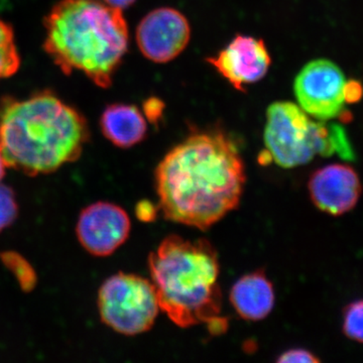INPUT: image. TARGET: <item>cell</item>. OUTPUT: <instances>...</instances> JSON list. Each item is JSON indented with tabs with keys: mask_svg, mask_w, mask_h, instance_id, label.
<instances>
[{
	"mask_svg": "<svg viewBox=\"0 0 363 363\" xmlns=\"http://www.w3.org/2000/svg\"><path fill=\"white\" fill-rule=\"evenodd\" d=\"M105 138L121 149H128L142 143L147 136V124L142 112L135 105L111 104L100 119Z\"/></svg>",
	"mask_w": 363,
	"mask_h": 363,
	"instance_id": "cell-13",
	"label": "cell"
},
{
	"mask_svg": "<svg viewBox=\"0 0 363 363\" xmlns=\"http://www.w3.org/2000/svg\"><path fill=\"white\" fill-rule=\"evenodd\" d=\"M107 6L116 7V9H123L135 4V0H104Z\"/></svg>",
	"mask_w": 363,
	"mask_h": 363,
	"instance_id": "cell-22",
	"label": "cell"
},
{
	"mask_svg": "<svg viewBox=\"0 0 363 363\" xmlns=\"http://www.w3.org/2000/svg\"><path fill=\"white\" fill-rule=\"evenodd\" d=\"M363 94L362 86L357 81H346L344 97L346 104H354L362 98Z\"/></svg>",
	"mask_w": 363,
	"mask_h": 363,
	"instance_id": "cell-19",
	"label": "cell"
},
{
	"mask_svg": "<svg viewBox=\"0 0 363 363\" xmlns=\"http://www.w3.org/2000/svg\"><path fill=\"white\" fill-rule=\"evenodd\" d=\"M1 262L18 279L21 288L25 292H30L37 284V274L33 267L21 255L13 252H7L0 255Z\"/></svg>",
	"mask_w": 363,
	"mask_h": 363,
	"instance_id": "cell-15",
	"label": "cell"
},
{
	"mask_svg": "<svg viewBox=\"0 0 363 363\" xmlns=\"http://www.w3.org/2000/svg\"><path fill=\"white\" fill-rule=\"evenodd\" d=\"M18 214V204L13 189L0 184V233L11 226Z\"/></svg>",
	"mask_w": 363,
	"mask_h": 363,
	"instance_id": "cell-17",
	"label": "cell"
},
{
	"mask_svg": "<svg viewBox=\"0 0 363 363\" xmlns=\"http://www.w3.org/2000/svg\"><path fill=\"white\" fill-rule=\"evenodd\" d=\"M207 61L236 90L259 82L272 65L271 54L264 40L252 35H236Z\"/></svg>",
	"mask_w": 363,
	"mask_h": 363,
	"instance_id": "cell-10",
	"label": "cell"
},
{
	"mask_svg": "<svg viewBox=\"0 0 363 363\" xmlns=\"http://www.w3.org/2000/svg\"><path fill=\"white\" fill-rule=\"evenodd\" d=\"M308 190L318 209L339 216L355 207L362 195V183L348 164H332L312 174Z\"/></svg>",
	"mask_w": 363,
	"mask_h": 363,
	"instance_id": "cell-11",
	"label": "cell"
},
{
	"mask_svg": "<svg viewBox=\"0 0 363 363\" xmlns=\"http://www.w3.org/2000/svg\"><path fill=\"white\" fill-rule=\"evenodd\" d=\"M21 65L13 28L0 18V80L11 77Z\"/></svg>",
	"mask_w": 363,
	"mask_h": 363,
	"instance_id": "cell-14",
	"label": "cell"
},
{
	"mask_svg": "<svg viewBox=\"0 0 363 363\" xmlns=\"http://www.w3.org/2000/svg\"><path fill=\"white\" fill-rule=\"evenodd\" d=\"M229 300L242 319L255 322L271 314L276 295L271 279L264 272L257 271L241 277L234 284Z\"/></svg>",
	"mask_w": 363,
	"mask_h": 363,
	"instance_id": "cell-12",
	"label": "cell"
},
{
	"mask_svg": "<svg viewBox=\"0 0 363 363\" xmlns=\"http://www.w3.org/2000/svg\"><path fill=\"white\" fill-rule=\"evenodd\" d=\"M44 48L65 74L81 71L107 88L128 52L121 9L98 0H62L45 21Z\"/></svg>",
	"mask_w": 363,
	"mask_h": 363,
	"instance_id": "cell-4",
	"label": "cell"
},
{
	"mask_svg": "<svg viewBox=\"0 0 363 363\" xmlns=\"http://www.w3.org/2000/svg\"><path fill=\"white\" fill-rule=\"evenodd\" d=\"M190 23L181 11L160 7L147 13L136 28V43L145 58L157 64L169 63L187 48Z\"/></svg>",
	"mask_w": 363,
	"mask_h": 363,
	"instance_id": "cell-8",
	"label": "cell"
},
{
	"mask_svg": "<svg viewBox=\"0 0 363 363\" xmlns=\"http://www.w3.org/2000/svg\"><path fill=\"white\" fill-rule=\"evenodd\" d=\"M7 168L6 162H4V157H2L1 154H0V182H1L2 179H4V175H6V169Z\"/></svg>",
	"mask_w": 363,
	"mask_h": 363,
	"instance_id": "cell-23",
	"label": "cell"
},
{
	"mask_svg": "<svg viewBox=\"0 0 363 363\" xmlns=\"http://www.w3.org/2000/svg\"><path fill=\"white\" fill-rule=\"evenodd\" d=\"M130 216L118 205L97 202L85 208L79 216L76 233L79 242L94 257H108L128 240Z\"/></svg>",
	"mask_w": 363,
	"mask_h": 363,
	"instance_id": "cell-9",
	"label": "cell"
},
{
	"mask_svg": "<svg viewBox=\"0 0 363 363\" xmlns=\"http://www.w3.org/2000/svg\"><path fill=\"white\" fill-rule=\"evenodd\" d=\"M150 281L160 309L181 328L205 324L220 335L228 321L222 315L218 255L206 240L169 235L149 257Z\"/></svg>",
	"mask_w": 363,
	"mask_h": 363,
	"instance_id": "cell-3",
	"label": "cell"
},
{
	"mask_svg": "<svg viewBox=\"0 0 363 363\" xmlns=\"http://www.w3.org/2000/svg\"><path fill=\"white\" fill-rule=\"evenodd\" d=\"M89 138L84 117L52 93L0 105V154L28 176L50 174L80 157Z\"/></svg>",
	"mask_w": 363,
	"mask_h": 363,
	"instance_id": "cell-2",
	"label": "cell"
},
{
	"mask_svg": "<svg viewBox=\"0 0 363 363\" xmlns=\"http://www.w3.org/2000/svg\"><path fill=\"white\" fill-rule=\"evenodd\" d=\"M247 174L223 131H195L169 150L155 172L164 218L206 230L240 205Z\"/></svg>",
	"mask_w": 363,
	"mask_h": 363,
	"instance_id": "cell-1",
	"label": "cell"
},
{
	"mask_svg": "<svg viewBox=\"0 0 363 363\" xmlns=\"http://www.w3.org/2000/svg\"><path fill=\"white\" fill-rule=\"evenodd\" d=\"M98 310L105 325L126 336L140 335L154 326L160 305L152 281L133 274H114L98 294Z\"/></svg>",
	"mask_w": 363,
	"mask_h": 363,
	"instance_id": "cell-6",
	"label": "cell"
},
{
	"mask_svg": "<svg viewBox=\"0 0 363 363\" xmlns=\"http://www.w3.org/2000/svg\"><path fill=\"white\" fill-rule=\"evenodd\" d=\"M343 331L348 338L363 343V300L355 301L346 307Z\"/></svg>",
	"mask_w": 363,
	"mask_h": 363,
	"instance_id": "cell-16",
	"label": "cell"
},
{
	"mask_svg": "<svg viewBox=\"0 0 363 363\" xmlns=\"http://www.w3.org/2000/svg\"><path fill=\"white\" fill-rule=\"evenodd\" d=\"M264 140V156L285 169L303 166L317 156L338 154L345 159L353 157L342 128L313 121L298 104L290 101L269 105Z\"/></svg>",
	"mask_w": 363,
	"mask_h": 363,
	"instance_id": "cell-5",
	"label": "cell"
},
{
	"mask_svg": "<svg viewBox=\"0 0 363 363\" xmlns=\"http://www.w3.org/2000/svg\"><path fill=\"white\" fill-rule=\"evenodd\" d=\"M145 116L150 121H157L162 113V102L160 100L150 99L147 100V104H145Z\"/></svg>",
	"mask_w": 363,
	"mask_h": 363,
	"instance_id": "cell-21",
	"label": "cell"
},
{
	"mask_svg": "<svg viewBox=\"0 0 363 363\" xmlns=\"http://www.w3.org/2000/svg\"><path fill=\"white\" fill-rule=\"evenodd\" d=\"M277 362L279 363H317L319 362V358L313 354L309 350L297 348V350H290L279 355Z\"/></svg>",
	"mask_w": 363,
	"mask_h": 363,
	"instance_id": "cell-18",
	"label": "cell"
},
{
	"mask_svg": "<svg viewBox=\"0 0 363 363\" xmlns=\"http://www.w3.org/2000/svg\"><path fill=\"white\" fill-rule=\"evenodd\" d=\"M136 216L143 221H152L156 218L157 210H155L154 205L150 202H140L136 206Z\"/></svg>",
	"mask_w": 363,
	"mask_h": 363,
	"instance_id": "cell-20",
	"label": "cell"
},
{
	"mask_svg": "<svg viewBox=\"0 0 363 363\" xmlns=\"http://www.w3.org/2000/svg\"><path fill=\"white\" fill-rule=\"evenodd\" d=\"M346 78L335 63L326 59L306 64L294 82L298 105L313 119L328 121L342 114Z\"/></svg>",
	"mask_w": 363,
	"mask_h": 363,
	"instance_id": "cell-7",
	"label": "cell"
}]
</instances>
